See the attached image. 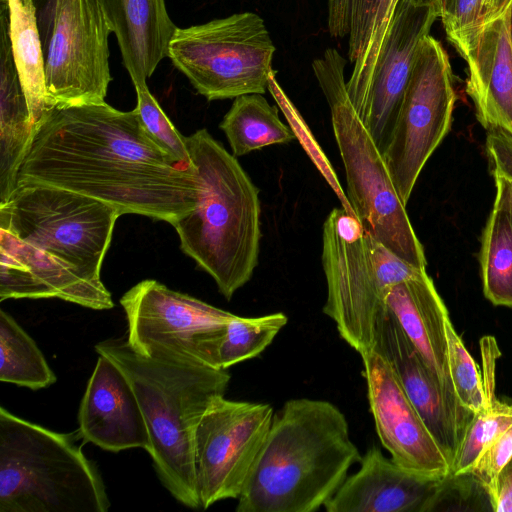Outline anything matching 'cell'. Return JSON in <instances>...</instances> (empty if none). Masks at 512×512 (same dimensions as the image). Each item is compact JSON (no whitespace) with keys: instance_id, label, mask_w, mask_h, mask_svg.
<instances>
[{"instance_id":"1","label":"cell","mask_w":512,"mask_h":512,"mask_svg":"<svg viewBox=\"0 0 512 512\" xmlns=\"http://www.w3.org/2000/svg\"><path fill=\"white\" fill-rule=\"evenodd\" d=\"M39 184L93 197L121 215L171 225L196 204L195 167L181 165L144 129L136 108L106 102L52 106L35 124L17 186Z\"/></svg>"},{"instance_id":"2","label":"cell","mask_w":512,"mask_h":512,"mask_svg":"<svg viewBox=\"0 0 512 512\" xmlns=\"http://www.w3.org/2000/svg\"><path fill=\"white\" fill-rule=\"evenodd\" d=\"M361 458L348 421L336 405L319 399H290L274 412L236 511H317Z\"/></svg>"},{"instance_id":"3","label":"cell","mask_w":512,"mask_h":512,"mask_svg":"<svg viewBox=\"0 0 512 512\" xmlns=\"http://www.w3.org/2000/svg\"><path fill=\"white\" fill-rule=\"evenodd\" d=\"M195 167V207L175 221L181 250L230 300L253 276L261 240L259 189L206 129L185 137Z\"/></svg>"},{"instance_id":"4","label":"cell","mask_w":512,"mask_h":512,"mask_svg":"<svg viewBox=\"0 0 512 512\" xmlns=\"http://www.w3.org/2000/svg\"><path fill=\"white\" fill-rule=\"evenodd\" d=\"M132 385L144 415L157 476L170 494L189 508H200L194 465L195 432L208 408L224 397L227 370L167 358L146 357L127 341L95 345Z\"/></svg>"},{"instance_id":"5","label":"cell","mask_w":512,"mask_h":512,"mask_svg":"<svg viewBox=\"0 0 512 512\" xmlns=\"http://www.w3.org/2000/svg\"><path fill=\"white\" fill-rule=\"evenodd\" d=\"M110 505L73 434L0 407V512H107Z\"/></svg>"},{"instance_id":"6","label":"cell","mask_w":512,"mask_h":512,"mask_svg":"<svg viewBox=\"0 0 512 512\" xmlns=\"http://www.w3.org/2000/svg\"><path fill=\"white\" fill-rule=\"evenodd\" d=\"M321 261L327 284L323 312L359 354L373 345L389 288L424 271L396 256L342 207L324 221Z\"/></svg>"},{"instance_id":"7","label":"cell","mask_w":512,"mask_h":512,"mask_svg":"<svg viewBox=\"0 0 512 512\" xmlns=\"http://www.w3.org/2000/svg\"><path fill=\"white\" fill-rule=\"evenodd\" d=\"M119 210L58 187L18 185L0 204V228L100 281Z\"/></svg>"},{"instance_id":"8","label":"cell","mask_w":512,"mask_h":512,"mask_svg":"<svg viewBox=\"0 0 512 512\" xmlns=\"http://www.w3.org/2000/svg\"><path fill=\"white\" fill-rule=\"evenodd\" d=\"M275 51L262 17L242 12L177 28L168 57L197 92L212 101L264 94Z\"/></svg>"},{"instance_id":"9","label":"cell","mask_w":512,"mask_h":512,"mask_svg":"<svg viewBox=\"0 0 512 512\" xmlns=\"http://www.w3.org/2000/svg\"><path fill=\"white\" fill-rule=\"evenodd\" d=\"M345 169L347 197L356 218L380 243L408 264L426 270L424 248L382 152L350 103L348 93L328 104Z\"/></svg>"},{"instance_id":"10","label":"cell","mask_w":512,"mask_h":512,"mask_svg":"<svg viewBox=\"0 0 512 512\" xmlns=\"http://www.w3.org/2000/svg\"><path fill=\"white\" fill-rule=\"evenodd\" d=\"M456 102L453 74L443 45L430 34L416 51L397 118L383 152L406 205L430 156L448 133Z\"/></svg>"},{"instance_id":"11","label":"cell","mask_w":512,"mask_h":512,"mask_svg":"<svg viewBox=\"0 0 512 512\" xmlns=\"http://www.w3.org/2000/svg\"><path fill=\"white\" fill-rule=\"evenodd\" d=\"M120 304L133 350L213 368L216 338L235 315L152 279L130 288Z\"/></svg>"},{"instance_id":"12","label":"cell","mask_w":512,"mask_h":512,"mask_svg":"<svg viewBox=\"0 0 512 512\" xmlns=\"http://www.w3.org/2000/svg\"><path fill=\"white\" fill-rule=\"evenodd\" d=\"M110 32L97 0H57L43 49L48 109L105 102Z\"/></svg>"},{"instance_id":"13","label":"cell","mask_w":512,"mask_h":512,"mask_svg":"<svg viewBox=\"0 0 512 512\" xmlns=\"http://www.w3.org/2000/svg\"><path fill=\"white\" fill-rule=\"evenodd\" d=\"M270 404L217 399L195 432L194 465L200 507L238 499L270 429Z\"/></svg>"},{"instance_id":"14","label":"cell","mask_w":512,"mask_h":512,"mask_svg":"<svg viewBox=\"0 0 512 512\" xmlns=\"http://www.w3.org/2000/svg\"><path fill=\"white\" fill-rule=\"evenodd\" d=\"M360 356L376 432L392 460L418 473L448 476L451 470L449 462L390 364L372 348Z\"/></svg>"},{"instance_id":"15","label":"cell","mask_w":512,"mask_h":512,"mask_svg":"<svg viewBox=\"0 0 512 512\" xmlns=\"http://www.w3.org/2000/svg\"><path fill=\"white\" fill-rule=\"evenodd\" d=\"M439 18L435 3L400 0L362 106L356 112L378 149L384 152L421 40Z\"/></svg>"},{"instance_id":"16","label":"cell","mask_w":512,"mask_h":512,"mask_svg":"<svg viewBox=\"0 0 512 512\" xmlns=\"http://www.w3.org/2000/svg\"><path fill=\"white\" fill-rule=\"evenodd\" d=\"M21 298H59L94 310L114 307L102 280L0 228V301Z\"/></svg>"},{"instance_id":"17","label":"cell","mask_w":512,"mask_h":512,"mask_svg":"<svg viewBox=\"0 0 512 512\" xmlns=\"http://www.w3.org/2000/svg\"><path fill=\"white\" fill-rule=\"evenodd\" d=\"M371 348L390 364L451 467L466 425L451 406L435 374L387 309L377 318Z\"/></svg>"},{"instance_id":"18","label":"cell","mask_w":512,"mask_h":512,"mask_svg":"<svg viewBox=\"0 0 512 512\" xmlns=\"http://www.w3.org/2000/svg\"><path fill=\"white\" fill-rule=\"evenodd\" d=\"M445 477L418 473L369 448L358 471L347 476L324 505L327 512H429Z\"/></svg>"},{"instance_id":"19","label":"cell","mask_w":512,"mask_h":512,"mask_svg":"<svg viewBox=\"0 0 512 512\" xmlns=\"http://www.w3.org/2000/svg\"><path fill=\"white\" fill-rule=\"evenodd\" d=\"M79 434L103 450L150 448L147 424L132 385L109 358L99 355L78 412Z\"/></svg>"},{"instance_id":"20","label":"cell","mask_w":512,"mask_h":512,"mask_svg":"<svg viewBox=\"0 0 512 512\" xmlns=\"http://www.w3.org/2000/svg\"><path fill=\"white\" fill-rule=\"evenodd\" d=\"M385 307L439 380L446 397L467 426L472 413L458 402L448 366V310L426 270L391 286Z\"/></svg>"},{"instance_id":"21","label":"cell","mask_w":512,"mask_h":512,"mask_svg":"<svg viewBox=\"0 0 512 512\" xmlns=\"http://www.w3.org/2000/svg\"><path fill=\"white\" fill-rule=\"evenodd\" d=\"M512 2L482 31L464 59L468 66L466 91L485 128L512 135Z\"/></svg>"},{"instance_id":"22","label":"cell","mask_w":512,"mask_h":512,"mask_svg":"<svg viewBox=\"0 0 512 512\" xmlns=\"http://www.w3.org/2000/svg\"><path fill=\"white\" fill-rule=\"evenodd\" d=\"M111 32L116 35L125 68L134 87L146 80L168 57L178 27L164 0H97Z\"/></svg>"},{"instance_id":"23","label":"cell","mask_w":512,"mask_h":512,"mask_svg":"<svg viewBox=\"0 0 512 512\" xmlns=\"http://www.w3.org/2000/svg\"><path fill=\"white\" fill-rule=\"evenodd\" d=\"M0 45V204L17 188L18 172L34 124L15 65L9 34V8L1 6Z\"/></svg>"},{"instance_id":"24","label":"cell","mask_w":512,"mask_h":512,"mask_svg":"<svg viewBox=\"0 0 512 512\" xmlns=\"http://www.w3.org/2000/svg\"><path fill=\"white\" fill-rule=\"evenodd\" d=\"M492 174L496 195L480 250L483 291L493 304L512 307V196L506 179Z\"/></svg>"},{"instance_id":"25","label":"cell","mask_w":512,"mask_h":512,"mask_svg":"<svg viewBox=\"0 0 512 512\" xmlns=\"http://www.w3.org/2000/svg\"><path fill=\"white\" fill-rule=\"evenodd\" d=\"M9 34L15 65L33 124L48 109L44 50L31 0H8Z\"/></svg>"},{"instance_id":"26","label":"cell","mask_w":512,"mask_h":512,"mask_svg":"<svg viewBox=\"0 0 512 512\" xmlns=\"http://www.w3.org/2000/svg\"><path fill=\"white\" fill-rule=\"evenodd\" d=\"M219 127L236 157L296 139L291 127L280 119L278 108L260 93L234 98Z\"/></svg>"},{"instance_id":"27","label":"cell","mask_w":512,"mask_h":512,"mask_svg":"<svg viewBox=\"0 0 512 512\" xmlns=\"http://www.w3.org/2000/svg\"><path fill=\"white\" fill-rule=\"evenodd\" d=\"M56 380L35 341L10 314L0 310V381L38 390Z\"/></svg>"},{"instance_id":"28","label":"cell","mask_w":512,"mask_h":512,"mask_svg":"<svg viewBox=\"0 0 512 512\" xmlns=\"http://www.w3.org/2000/svg\"><path fill=\"white\" fill-rule=\"evenodd\" d=\"M282 312L258 317L234 315L217 336L214 367L228 370L231 366L261 354L287 324Z\"/></svg>"},{"instance_id":"29","label":"cell","mask_w":512,"mask_h":512,"mask_svg":"<svg viewBox=\"0 0 512 512\" xmlns=\"http://www.w3.org/2000/svg\"><path fill=\"white\" fill-rule=\"evenodd\" d=\"M494 383H485V406L474 413L465 428L450 475L467 474L482 451L512 425V403L495 397Z\"/></svg>"},{"instance_id":"30","label":"cell","mask_w":512,"mask_h":512,"mask_svg":"<svg viewBox=\"0 0 512 512\" xmlns=\"http://www.w3.org/2000/svg\"><path fill=\"white\" fill-rule=\"evenodd\" d=\"M512 0H451L439 17L451 44L465 59L484 28Z\"/></svg>"},{"instance_id":"31","label":"cell","mask_w":512,"mask_h":512,"mask_svg":"<svg viewBox=\"0 0 512 512\" xmlns=\"http://www.w3.org/2000/svg\"><path fill=\"white\" fill-rule=\"evenodd\" d=\"M378 0H328V30L332 37H348V58L362 55L373 25Z\"/></svg>"},{"instance_id":"32","label":"cell","mask_w":512,"mask_h":512,"mask_svg":"<svg viewBox=\"0 0 512 512\" xmlns=\"http://www.w3.org/2000/svg\"><path fill=\"white\" fill-rule=\"evenodd\" d=\"M400 0H378L373 25L366 47L354 63L346 82L351 105L357 112L363 104L372 76Z\"/></svg>"},{"instance_id":"33","label":"cell","mask_w":512,"mask_h":512,"mask_svg":"<svg viewBox=\"0 0 512 512\" xmlns=\"http://www.w3.org/2000/svg\"><path fill=\"white\" fill-rule=\"evenodd\" d=\"M446 331L448 366L455 395L459 404L474 414L486 404L483 380L474 359L454 329L450 318L446 321Z\"/></svg>"},{"instance_id":"34","label":"cell","mask_w":512,"mask_h":512,"mask_svg":"<svg viewBox=\"0 0 512 512\" xmlns=\"http://www.w3.org/2000/svg\"><path fill=\"white\" fill-rule=\"evenodd\" d=\"M142 125L151 139L175 162L190 166L192 161L185 137L179 133L150 93L147 85L135 87Z\"/></svg>"},{"instance_id":"35","label":"cell","mask_w":512,"mask_h":512,"mask_svg":"<svg viewBox=\"0 0 512 512\" xmlns=\"http://www.w3.org/2000/svg\"><path fill=\"white\" fill-rule=\"evenodd\" d=\"M268 91L271 93L278 106L285 114V117L289 122V126L293 130L296 138L299 139V142H301L309 157L312 159L318 170L333 189L334 193L340 201L341 207L345 209L350 215L356 217L347 195L338 182L333 168L330 166L329 161L325 157V154L321 151L317 142L314 141L309 128L302 119L298 110L295 108L293 103L278 84L274 70L271 72L269 77Z\"/></svg>"},{"instance_id":"36","label":"cell","mask_w":512,"mask_h":512,"mask_svg":"<svg viewBox=\"0 0 512 512\" xmlns=\"http://www.w3.org/2000/svg\"><path fill=\"white\" fill-rule=\"evenodd\" d=\"M511 457L512 425L482 451L467 474L480 483L489 495L499 472Z\"/></svg>"},{"instance_id":"37","label":"cell","mask_w":512,"mask_h":512,"mask_svg":"<svg viewBox=\"0 0 512 512\" xmlns=\"http://www.w3.org/2000/svg\"><path fill=\"white\" fill-rule=\"evenodd\" d=\"M486 150L491 171L506 179L512 196V135L503 131L489 133L486 139Z\"/></svg>"},{"instance_id":"38","label":"cell","mask_w":512,"mask_h":512,"mask_svg":"<svg viewBox=\"0 0 512 512\" xmlns=\"http://www.w3.org/2000/svg\"><path fill=\"white\" fill-rule=\"evenodd\" d=\"M494 512H512V457L499 472L489 493Z\"/></svg>"},{"instance_id":"39","label":"cell","mask_w":512,"mask_h":512,"mask_svg":"<svg viewBox=\"0 0 512 512\" xmlns=\"http://www.w3.org/2000/svg\"><path fill=\"white\" fill-rule=\"evenodd\" d=\"M38 20L39 31L44 27L47 30L50 25L57 0H31Z\"/></svg>"},{"instance_id":"40","label":"cell","mask_w":512,"mask_h":512,"mask_svg":"<svg viewBox=\"0 0 512 512\" xmlns=\"http://www.w3.org/2000/svg\"><path fill=\"white\" fill-rule=\"evenodd\" d=\"M433 2L437 6L440 14V12L448 6L451 0H433Z\"/></svg>"},{"instance_id":"41","label":"cell","mask_w":512,"mask_h":512,"mask_svg":"<svg viewBox=\"0 0 512 512\" xmlns=\"http://www.w3.org/2000/svg\"><path fill=\"white\" fill-rule=\"evenodd\" d=\"M418 3H434L433 0H413Z\"/></svg>"},{"instance_id":"42","label":"cell","mask_w":512,"mask_h":512,"mask_svg":"<svg viewBox=\"0 0 512 512\" xmlns=\"http://www.w3.org/2000/svg\"><path fill=\"white\" fill-rule=\"evenodd\" d=\"M511 42H512V6H511Z\"/></svg>"}]
</instances>
